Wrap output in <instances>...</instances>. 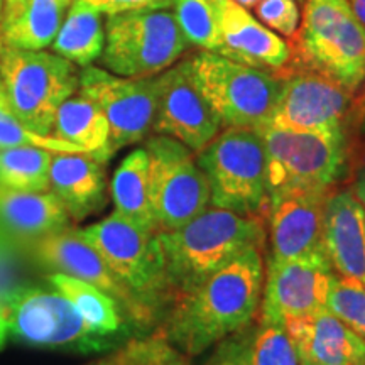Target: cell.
Listing matches in <instances>:
<instances>
[{"label":"cell","instance_id":"cell-1","mask_svg":"<svg viewBox=\"0 0 365 365\" xmlns=\"http://www.w3.org/2000/svg\"><path fill=\"white\" fill-rule=\"evenodd\" d=\"M261 250H245L195 291L176 298L156 330L191 359L252 325L262 299Z\"/></svg>","mask_w":365,"mask_h":365},{"label":"cell","instance_id":"cell-27","mask_svg":"<svg viewBox=\"0 0 365 365\" xmlns=\"http://www.w3.org/2000/svg\"><path fill=\"white\" fill-rule=\"evenodd\" d=\"M105 46L103 14L83 4L71 2L51 48L53 53L85 68L102 56Z\"/></svg>","mask_w":365,"mask_h":365},{"label":"cell","instance_id":"cell-10","mask_svg":"<svg viewBox=\"0 0 365 365\" xmlns=\"http://www.w3.org/2000/svg\"><path fill=\"white\" fill-rule=\"evenodd\" d=\"M190 48L168 9H143L107 16L100 63L107 71L127 78L156 76Z\"/></svg>","mask_w":365,"mask_h":365},{"label":"cell","instance_id":"cell-19","mask_svg":"<svg viewBox=\"0 0 365 365\" xmlns=\"http://www.w3.org/2000/svg\"><path fill=\"white\" fill-rule=\"evenodd\" d=\"M323 249L335 276L365 287V212L352 188H335L328 195Z\"/></svg>","mask_w":365,"mask_h":365},{"label":"cell","instance_id":"cell-42","mask_svg":"<svg viewBox=\"0 0 365 365\" xmlns=\"http://www.w3.org/2000/svg\"><path fill=\"white\" fill-rule=\"evenodd\" d=\"M59 2L66 4V6H71V2H73V0H59Z\"/></svg>","mask_w":365,"mask_h":365},{"label":"cell","instance_id":"cell-11","mask_svg":"<svg viewBox=\"0 0 365 365\" xmlns=\"http://www.w3.org/2000/svg\"><path fill=\"white\" fill-rule=\"evenodd\" d=\"M144 149L158 234L175 230L210 208L208 181L193 150L159 134L148 137Z\"/></svg>","mask_w":365,"mask_h":365},{"label":"cell","instance_id":"cell-29","mask_svg":"<svg viewBox=\"0 0 365 365\" xmlns=\"http://www.w3.org/2000/svg\"><path fill=\"white\" fill-rule=\"evenodd\" d=\"M173 16L190 46L217 53L220 48L213 0H173Z\"/></svg>","mask_w":365,"mask_h":365},{"label":"cell","instance_id":"cell-5","mask_svg":"<svg viewBox=\"0 0 365 365\" xmlns=\"http://www.w3.org/2000/svg\"><path fill=\"white\" fill-rule=\"evenodd\" d=\"M195 156L208 181L210 207L264 220L267 163L261 130L225 127Z\"/></svg>","mask_w":365,"mask_h":365},{"label":"cell","instance_id":"cell-8","mask_svg":"<svg viewBox=\"0 0 365 365\" xmlns=\"http://www.w3.org/2000/svg\"><path fill=\"white\" fill-rule=\"evenodd\" d=\"M191 78L225 127L261 129L271 120L281 91L276 73L242 65L213 51L188 58Z\"/></svg>","mask_w":365,"mask_h":365},{"label":"cell","instance_id":"cell-18","mask_svg":"<svg viewBox=\"0 0 365 365\" xmlns=\"http://www.w3.org/2000/svg\"><path fill=\"white\" fill-rule=\"evenodd\" d=\"M220 48L218 54L242 65L279 75L293 59V48L234 0H213Z\"/></svg>","mask_w":365,"mask_h":365},{"label":"cell","instance_id":"cell-21","mask_svg":"<svg viewBox=\"0 0 365 365\" xmlns=\"http://www.w3.org/2000/svg\"><path fill=\"white\" fill-rule=\"evenodd\" d=\"M65 207L51 191H17L0 186V250L27 247L71 225Z\"/></svg>","mask_w":365,"mask_h":365},{"label":"cell","instance_id":"cell-38","mask_svg":"<svg viewBox=\"0 0 365 365\" xmlns=\"http://www.w3.org/2000/svg\"><path fill=\"white\" fill-rule=\"evenodd\" d=\"M350 188H352L354 195L359 198V202L364 207L365 212V150L362 153V156H360L357 164H355L354 182Z\"/></svg>","mask_w":365,"mask_h":365},{"label":"cell","instance_id":"cell-36","mask_svg":"<svg viewBox=\"0 0 365 365\" xmlns=\"http://www.w3.org/2000/svg\"><path fill=\"white\" fill-rule=\"evenodd\" d=\"M73 2L83 4V6L95 9L105 16L143 11V9H170L173 6V0H73Z\"/></svg>","mask_w":365,"mask_h":365},{"label":"cell","instance_id":"cell-3","mask_svg":"<svg viewBox=\"0 0 365 365\" xmlns=\"http://www.w3.org/2000/svg\"><path fill=\"white\" fill-rule=\"evenodd\" d=\"M12 344L100 354L120 341L95 330L53 286L16 284L0 287V350Z\"/></svg>","mask_w":365,"mask_h":365},{"label":"cell","instance_id":"cell-37","mask_svg":"<svg viewBox=\"0 0 365 365\" xmlns=\"http://www.w3.org/2000/svg\"><path fill=\"white\" fill-rule=\"evenodd\" d=\"M355 95H357V97H355L352 102V110H350V115H349V124L354 125L360 134L365 135V81Z\"/></svg>","mask_w":365,"mask_h":365},{"label":"cell","instance_id":"cell-15","mask_svg":"<svg viewBox=\"0 0 365 365\" xmlns=\"http://www.w3.org/2000/svg\"><path fill=\"white\" fill-rule=\"evenodd\" d=\"M335 272L327 255L266 261L259 317L286 323L327 308Z\"/></svg>","mask_w":365,"mask_h":365},{"label":"cell","instance_id":"cell-33","mask_svg":"<svg viewBox=\"0 0 365 365\" xmlns=\"http://www.w3.org/2000/svg\"><path fill=\"white\" fill-rule=\"evenodd\" d=\"M327 308L365 340V287L362 284L336 276L328 294Z\"/></svg>","mask_w":365,"mask_h":365},{"label":"cell","instance_id":"cell-39","mask_svg":"<svg viewBox=\"0 0 365 365\" xmlns=\"http://www.w3.org/2000/svg\"><path fill=\"white\" fill-rule=\"evenodd\" d=\"M350 9H352L354 16L357 17V21L362 24L365 29V0H346Z\"/></svg>","mask_w":365,"mask_h":365},{"label":"cell","instance_id":"cell-2","mask_svg":"<svg viewBox=\"0 0 365 365\" xmlns=\"http://www.w3.org/2000/svg\"><path fill=\"white\" fill-rule=\"evenodd\" d=\"M175 299L195 291L245 250L266 245L262 218L210 207L185 225L156 234Z\"/></svg>","mask_w":365,"mask_h":365},{"label":"cell","instance_id":"cell-43","mask_svg":"<svg viewBox=\"0 0 365 365\" xmlns=\"http://www.w3.org/2000/svg\"><path fill=\"white\" fill-rule=\"evenodd\" d=\"M2 4H4V0H0V11H2Z\"/></svg>","mask_w":365,"mask_h":365},{"label":"cell","instance_id":"cell-13","mask_svg":"<svg viewBox=\"0 0 365 365\" xmlns=\"http://www.w3.org/2000/svg\"><path fill=\"white\" fill-rule=\"evenodd\" d=\"M29 250L36 261L51 272L76 277L107 293L120 304L125 317L140 333L158 325L153 314L117 279L98 250L81 235L80 228L70 225L53 232L36 240Z\"/></svg>","mask_w":365,"mask_h":365},{"label":"cell","instance_id":"cell-16","mask_svg":"<svg viewBox=\"0 0 365 365\" xmlns=\"http://www.w3.org/2000/svg\"><path fill=\"white\" fill-rule=\"evenodd\" d=\"M220 130V118L191 78L188 59L159 73L154 134L176 139L196 154Z\"/></svg>","mask_w":365,"mask_h":365},{"label":"cell","instance_id":"cell-12","mask_svg":"<svg viewBox=\"0 0 365 365\" xmlns=\"http://www.w3.org/2000/svg\"><path fill=\"white\" fill-rule=\"evenodd\" d=\"M78 91L102 108L110 127V156L127 145L145 140L153 132L158 105V75L127 78L97 66L80 71Z\"/></svg>","mask_w":365,"mask_h":365},{"label":"cell","instance_id":"cell-24","mask_svg":"<svg viewBox=\"0 0 365 365\" xmlns=\"http://www.w3.org/2000/svg\"><path fill=\"white\" fill-rule=\"evenodd\" d=\"M48 281L54 289L59 291L66 299H70L73 307L86 319V323H90L102 335L110 336L120 344L132 339V331L135 327L125 317L120 304L107 293H103L102 289L59 272L49 274ZM140 335H145V333H140Z\"/></svg>","mask_w":365,"mask_h":365},{"label":"cell","instance_id":"cell-30","mask_svg":"<svg viewBox=\"0 0 365 365\" xmlns=\"http://www.w3.org/2000/svg\"><path fill=\"white\" fill-rule=\"evenodd\" d=\"M17 145H31V148L48 149L51 153H83L66 140L31 130L12 110L6 88L0 81V149L17 148Z\"/></svg>","mask_w":365,"mask_h":365},{"label":"cell","instance_id":"cell-20","mask_svg":"<svg viewBox=\"0 0 365 365\" xmlns=\"http://www.w3.org/2000/svg\"><path fill=\"white\" fill-rule=\"evenodd\" d=\"M299 365H365V340L328 308L286 323Z\"/></svg>","mask_w":365,"mask_h":365},{"label":"cell","instance_id":"cell-28","mask_svg":"<svg viewBox=\"0 0 365 365\" xmlns=\"http://www.w3.org/2000/svg\"><path fill=\"white\" fill-rule=\"evenodd\" d=\"M51 159V150L31 145L0 149V186L36 193L49 191Z\"/></svg>","mask_w":365,"mask_h":365},{"label":"cell","instance_id":"cell-31","mask_svg":"<svg viewBox=\"0 0 365 365\" xmlns=\"http://www.w3.org/2000/svg\"><path fill=\"white\" fill-rule=\"evenodd\" d=\"M250 365H299L284 323L255 319Z\"/></svg>","mask_w":365,"mask_h":365},{"label":"cell","instance_id":"cell-44","mask_svg":"<svg viewBox=\"0 0 365 365\" xmlns=\"http://www.w3.org/2000/svg\"><path fill=\"white\" fill-rule=\"evenodd\" d=\"M298 2H304V0H298Z\"/></svg>","mask_w":365,"mask_h":365},{"label":"cell","instance_id":"cell-26","mask_svg":"<svg viewBox=\"0 0 365 365\" xmlns=\"http://www.w3.org/2000/svg\"><path fill=\"white\" fill-rule=\"evenodd\" d=\"M110 195L118 215L134 225L158 234L150 198L149 156L144 148L134 149L118 164L110 181Z\"/></svg>","mask_w":365,"mask_h":365},{"label":"cell","instance_id":"cell-6","mask_svg":"<svg viewBox=\"0 0 365 365\" xmlns=\"http://www.w3.org/2000/svg\"><path fill=\"white\" fill-rule=\"evenodd\" d=\"M293 39L296 68L357 93L365 81V29L346 0H304L303 22Z\"/></svg>","mask_w":365,"mask_h":365},{"label":"cell","instance_id":"cell-40","mask_svg":"<svg viewBox=\"0 0 365 365\" xmlns=\"http://www.w3.org/2000/svg\"><path fill=\"white\" fill-rule=\"evenodd\" d=\"M161 365H191V359L186 357L185 354H181L180 350H176V352L168 360H164Z\"/></svg>","mask_w":365,"mask_h":365},{"label":"cell","instance_id":"cell-17","mask_svg":"<svg viewBox=\"0 0 365 365\" xmlns=\"http://www.w3.org/2000/svg\"><path fill=\"white\" fill-rule=\"evenodd\" d=\"M330 193L296 191L269 200L264 215L267 242L266 261L281 262L325 255L323 215Z\"/></svg>","mask_w":365,"mask_h":365},{"label":"cell","instance_id":"cell-34","mask_svg":"<svg viewBox=\"0 0 365 365\" xmlns=\"http://www.w3.org/2000/svg\"><path fill=\"white\" fill-rule=\"evenodd\" d=\"M255 17L274 33L293 39L301 19L298 0H259Z\"/></svg>","mask_w":365,"mask_h":365},{"label":"cell","instance_id":"cell-32","mask_svg":"<svg viewBox=\"0 0 365 365\" xmlns=\"http://www.w3.org/2000/svg\"><path fill=\"white\" fill-rule=\"evenodd\" d=\"M176 349L158 330L132 336L91 365H161Z\"/></svg>","mask_w":365,"mask_h":365},{"label":"cell","instance_id":"cell-9","mask_svg":"<svg viewBox=\"0 0 365 365\" xmlns=\"http://www.w3.org/2000/svg\"><path fill=\"white\" fill-rule=\"evenodd\" d=\"M0 81L17 117L31 130L53 135L59 105L78 91L80 71L56 53L0 43Z\"/></svg>","mask_w":365,"mask_h":365},{"label":"cell","instance_id":"cell-22","mask_svg":"<svg viewBox=\"0 0 365 365\" xmlns=\"http://www.w3.org/2000/svg\"><path fill=\"white\" fill-rule=\"evenodd\" d=\"M98 158L85 153H53L49 191L71 222H81L107 203V173Z\"/></svg>","mask_w":365,"mask_h":365},{"label":"cell","instance_id":"cell-4","mask_svg":"<svg viewBox=\"0 0 365 365\" xmlns=\"http://www.w3.org/2000/svg\"><path fill=\"white\" fill-rule=\"evenodd\" d=\"M267 202L284 193H330L349 164L346 130L317 132L264 125Z\"/></svg>","mask_w":365,"mask_h":365},{"label":"cell","instance_id":"cell-25","mask_svg":"<svg viewBox=\"0 0 365 365\" xmlns=\"http://www.w3.org/2000/svg\"><path fill=\"white\" fill-rule=\"evenodd\" d=\"M53 135L66 140L86 154L107 163L110 159V127L102 108L90 97L76 91L59 105L53 124Z\"/></svg>","mask_w":365,"mask_h":365},{"label":"cell","instance_id":"cell-7","mask_svg":"<svg viewBox=\"0 0 365 365\" xmlns=\"http://www.w3.org/2000/svg\"><path fill=\"white\" fill-rule=\"evenodd\" d=\"M80 230L159 327L175 301V293L156 234L134 225L117 212Z\"/></svg>","mask_w":365,"mask_h":365},{"label":"cell","instance_id":"cell-35","mask_svg":"<svg viewBox=\"0 0 365 365\" xmlns=\"http://www.w3.org/2000/svg\"><path fill=\"white\" fill-rule=\"evenodd\" d=\"M254 325L218 341L215 352L205 365H250V344H252Z\"/></svg>","mask_w":365,"mask_h":365},{"label":"cell","instance_id":"cell-41","mask_svg":"<svg viewBox=\"0 0 365 365\" xmlns=\"http://www.w3.org/2000/svg\"><path fill=\"white\" fill-rule=\"evenodd\" d=\"M234 2H237V4H239V6L245 7V9H252V7L257 6L259 0H234Z\"/></svg>","mask_w":365,"mask_h":365},{"label":"cell","instance_id":"cell-23","mask_svg":"<svg viewBox=\"0 0 365 365\" xmlns=\"http://www.w3.org/2000/svg\"><path fill=\"white\" fill-rule=\"evenodd\" d=\"M70 6L59 0H4L0 43L17 49L49 48Z\"/></svg>","mask_w":365,"mask_h":365},{"label":"cell","instance_id":"cell-14","mask_svg":"<svg viewBox=\"0 0 365 365\" xmlns=\"http://www.w3.org/2000/svg\"><path fill=\"white\" fill-rule=\"evenodd\" d=\"M277 76L281 91L269 125L317 132L346 130L354 93L304 68H293Z\"/></svg>","mask_w":365,"mask_h":365}]
</instances>
